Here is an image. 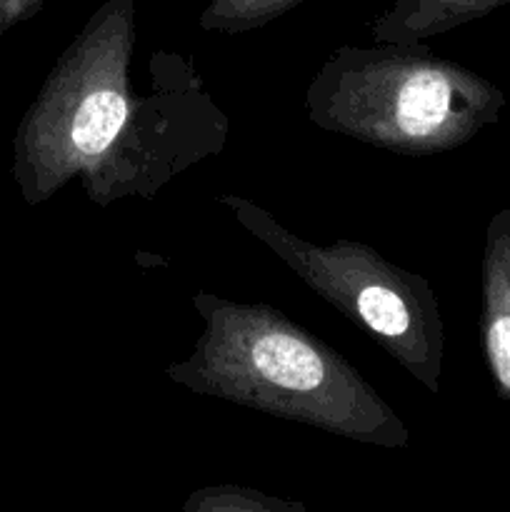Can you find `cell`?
Listing matches in <instances>:
<instances>
[{
  "label": "cell",
  "mask_w": 510,
  "mask_h": 512,
  "mask_svg": "<svg viewBox=\"0 0 510 512\" xmlns=\"http://www.w3.org/2000/svg\"><path fill=\"white\" fill-rule=\"evenodd\" d=\"M235 223L283 260L315 295L370 335L415 383L440 393L445 325L428 278L350 238L313 243L243 195H220Z\"/></svg>",
  "instance_id": "4"
},
{
  "label": "cell",
  "mask_w": 510,
  "mask_h": 512,
  "mask_svg": "<svg viewBox=\"0 0 510 512\" xmlns=\"http://www.w3.org/2000/svg\"><path fill=\"white\" fill-rule=\"evenodd\" d=\"M510 0H395L370 25L375 43H423L485 18Z\"/></svg>",
  "instance_id": "6"
},
{
  "label": "cell",
  "mask_w": 510,
  "mask_h": 512,
  "mask_svg": "<svg viewBox=\"0 0 510 512\" xmlns=\"http://www.w3.org/2000/svg\"><path fill=\"white\" fill-rule=\"evenodd\" d=\"M480 303L485 360L498 393L510 403V208L498 210L485 230Z\"/></svg>",
  "instance_id": "5"
},
{
  "label": "cell",
  "mask_w": 510,
  "mask_h": 512,
  "mask_svg": "<svg viewBox=\"0 0 510 512\" xmlns=\"http://www.w3.org/2000/svg\"><path fill=\"white\" fill-rule=\"evenodd\" d=\"M135 0H105L58 55L13 135V180L40 205L78 180L90 203L153 200L180 173L223 153L230 118L195 60L158 48L135 93Z\"/></svg>",
  "instance_id": "1"
},
{
  "label": "cell",
  "mask_w": 510,
  "mask_h": 512,
  "mask_svg": "<svg viewBox=\"0 0 510 512\" xmlns=\"http://www.w3.org/2000/svg\"><path fill=\"white\" fill-rule=\"evenodd\" d=\"M43 5L45 0H0V40L10 28L33 18Z\"/></svg>",
  "instance_id": "9"
},
{
  "label": "cell",
  "mask_w": 510,
  "mask_h": 512,
  "mask_svg": "<svg viewBox=\"0 0 510 512\" xmlns=\"http://www.w3.org/2000/svg\"><path fill=\"white\" fill-rule=\"evenodd\" d=\"M503 105V90L423 43L340 45L305 88L320 130L408 158L460 148Z\"/></svg>",
  "instance_id": "3"
},
{
  "label": "cell",
  "mask_w": 510,
  "mask_h": 512,
  "mask_svg": "<svg viewBox=\"0 0 510 512\" xmlns=\"http://www.w3.org/2000/svg\"><path fill=\"white\" fill-rule=\"evenodd\" d=\"M305 0H208L198 25L205 33L240 35L273 23Z\"/></svg>",
  "instance_id": "7"
},
{
  "label": "cell",
  "mask_w": 510,
  "mask_h": 512,
  "mask_svg": "<svg viewBox=\"0 0 510 512\" xmlns=\"http://www.w3.org/2000/svg\"><path fill=\"white\" fill-rule=\"evenodd\" d=\"M203 333L165 378L195 395L378 448H405L408 425L325 340L268 303L193 295Z\"/></svg>",
  "instance_id": "2"
},
{
  "label": "cell",
  "mask_w": 510,
  "mask_h": 512,
  "mask_svg": "<svg viewBox=\"0 0 510 512\" xmlns=\"http://www.w3.org/2000/svg\"><path fill=\"white\" fill-rule=\"evenodd\" d=\"M183 512H308L303 503L273 498L243 485H208L188 495Z\"/></svg>",
  "instance_id": "8"
}]
</instances>
